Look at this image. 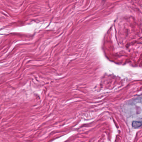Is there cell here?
<instances>
[{"instance_id":"obj_1","label":"cell","mask_w":142,"mask_h":142,"mask_svg":"<svg viewBox=\"0 0 142 142\" xmlns=\"http://www.w3.org/2000/svg\"><path fill=\"white\" fill-rule=\"evenodd\" d=\"M132 127L134 128H137L141 127L142 126V121H133L132 123Z\"/></svg>"}]
</instances>
